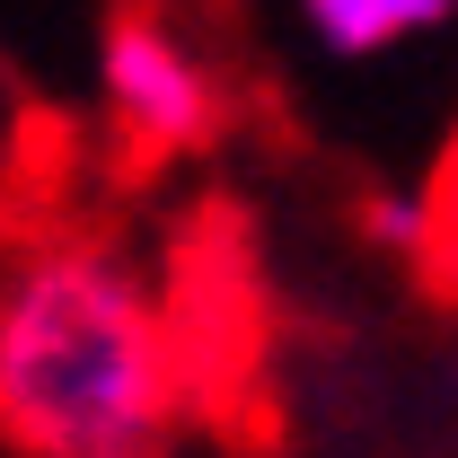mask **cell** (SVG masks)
I'll use <instances>...</instances> for the list:
<instances>
[{"label": "cell", "instance_id": "1", "mask_svg": "<svg viewBox=\"0 0 458 458\" xmlns=\"http://www.w3.org/2000/svg\"><path fill=\"white\" fill-rule=\"evenodd\" d=\"M203 397L194 327L141 247L0 212V441L18 458H176Z\"/></svg>", "mask_w": 458, "mask_h": 458}, {"label": "cell", "instance_id": "2", "mask_svg": "<svg viewBox=\"0 0 458 458\" xmlns=\"http://www.w3.org/2000/svg\"><path fill=\"white\" fill-rule=\"evenodd\" d=\"M98 106L106 132L132 168H168V159H203L229 132V89L221 71L185 45L168 9L123 0L98 27Z\"/></svg>", "mask_w": 458, "mask_h": 458}, {"label": "cell", "instance_id": "3", "mask_svg": "<svg viewBox=\"0 0 458 458\" xmlns=\"http://www.w3.org/2000/svg\"><path fill=\"white\" fill-rule=\"evenodd\" d=\"M458 18V0H300V27L309 45L335 62H379V54H405L423 36H441Z\"/></svg>", "mask_w": 458, "mask_h": 458}, {"label": "cell", "instance_id": "4", "mask_svg": "<svg viewBox=\"0 0 458 458\" xmlns=\"http://www.w3.org/2000/svg\"><path fill=\"white\" fill-rule=\"evenodd\" d=\"M352 229L370 256H388L405 274H432V212H423V185H370L352 203Z\"/></svg>", "mask_w": 458, "mask_h": 458}, {"label": "cell", "instance_id": "5", "mask_svg": "<svg viewBox=\"0 0 458 458\" xmlns=\"http://www.w3.org/2000/svg\"><path fill=\"white\" fill-rule=\"evenodd\" d=\"M423 212H432V274H423V283L458 291V132L441 141V168L423 185Z\"/></svg>", "mask_w": 458, "mask_h": 458}]
</instances>
